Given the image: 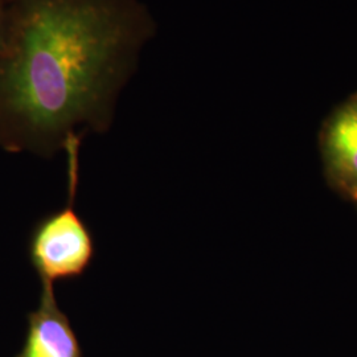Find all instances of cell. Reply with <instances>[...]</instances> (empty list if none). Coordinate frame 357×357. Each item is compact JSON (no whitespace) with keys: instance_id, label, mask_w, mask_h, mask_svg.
<instances>
[{"instance_id":"cell-2","label":"cell","mask_w":357,"mask_h":357,"mask_svg":"<svg viewBox=\"0 0 357 357\" xmlns=\"http://www.w3.org/2000/svg\"><path fill=\"white\" fill-rule=\"evenodd\" d=\"M81 139L69 142L66 204L38 221L29 241V258L41 284L79 278L89 268L96 246L86 222L76 211L78 150Z\"/></svg>"},{"instance_id":"cell-3","label":"cell","mask_w":357,"mask_h":357,"mask_svg":"<svg viewBox=\"0 0 357 357\" xmlns=\"http://www.w3.org/2000/svg\"><path fill=\"white\" fill-rule=\"evenodd\" d=\"M20 357H79L76 335L57 306L53 286L43 284L40 305L29 317V331Z\"/></svg>"},{"instance_id":"cell-1","label":"cell","mask_w":357,"mask_h":357,"mask_svg":"<svg viewBox=\"0 0 357 357\" xmlns=\"http://www.w3.org/2000/svg\"><path fill=\"white\" fill-rule=\"evenodd\" d=\"M156 23L141 0H13L0 47V147L52 158L112 126Z\"/></svg>"},{"instance_id":"cell-6","label":"cell","mask_w":357,"mask_h":357,"mask_svg":"<svg viewBox=\"0 0 357 357\" xmlns=\"http://www.w3.org/2000/svg\"><path fill=\"white\" fill-rule=\"evenodd\" d=\"M0 1H1V3H4V4H8V3H11L13 0H0Z\"/></svg>"},{"instance_id":"cell-5","label":"cell","mask_w":357,"mask_h":357,"mask_svg":"<svg viewBox=\"0 0 357 357\" xmlns=\"http://www.w3.org/2000/svg\"><path fill=\"white\" fill-rule=\"evenodd\" d=\"M6 6L4 3L0 1V47L3 41V35H4V23H6Z\"/></svg>"},{"instance_id":"cell-4","label":"cell","mask_w":357,"mask_h":357,"mask_svg":"<svg viewBox=\"0 0 357 357\" xmlns=\"http://www.w3.org/2000/svg\"><path fill=\"white\" fill-rule=\"evenodd\" d=\"M328 146L337 171L357 180V106L348 107L335 119Z\"/></svg>"}]
</instances>
